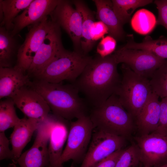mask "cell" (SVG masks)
Instances as JSON below:
<instances>
[{
  "label": "cell",
  "mask_w": 167,
  "mask_h": 167,
  "mask_svg": "<svg viewBox=\"0 0 167 167\" xmlns=\"http://www.w3.org/2000/svg\"><path fill=\"white\" fill-rule=\"evenodd\" d=\"M118 64L112 54L92 58L72 84L93 106L105 101L115 94L121 79Z\"/></svg>",
  "instance_id": "6da1fadb"
},
{
  "label": "cell",
  "mask_w": 167,
  "mask_h": 167,
  "mask_svg": "<svg viewBox=\"0 0 167 167\" xmlns=\"http://www.w3.org/2000/svg\"><path fill=\"white\" fill-rule=\"evenodd\" d=\"M29 86L45 100L54 114L66 120L77 119L87 115L85 101L73 84L53 83L37 79Z\"/></svg>",
  "instance_id": "7a4b0ae2"
},
{
  "label": "cell",
  "mask_w": 167,
  "mask_h": 167,
  "mask_svg": "<svg viewBox=\"0 0 167 167\" xmlns=\"http://www.w3.org/2000/svg\"><path fill=\"white\" fill-rule=\"evenodd\" d=\"M88 115L94 128L107 133L126 138L134 131V119L115 94L102 103L93 106Z\"/></svg>",
  "instance_id": "3957f363"
},
{
  "label": "cell",
  "mask_w": 167,
  "mask_h": 167,
  "mask_svg": "<svg viewBox=\"0 0 167 167\" xmlns=\"http://www.w3.org/2000/svg\"><path fill=\"white\" fill-rule=\"evenodd\" d=\"M122 78L115 93L125 109L134 120L152 93L150 80L122 64Z\"/></svg>",
  "instance_id": "277c9868"
},
{
  "label": "cell",
  "mask_w": 167,
  "mask_h": 167,
  "mask_svg": "<svg viewBox=\"0 0 167 167\" xmlns=\"http://www.w3.org/2000/svg\"><path fill=\"white\" fill-rule=\"evenodd\" d=\"M92 58L80 51L65 49L36 77L53 83H60L64 80L73 83Z\"/></svg>",
  "instance_id": "5b68a950"
},
{
  "label": "cell",
  "mask_w": 167,
  "mask_h": 167,
  "mask_svg": "<svg viewBox=\"0 0 167 167\" xmlns=\"http://www.w3.org/2000/svg\"><path fill=\"white\" fill-rule=\"evenodd\" d=\"M66 146L59 161L58 167L70 160L82 161L92 138L94 127L88 115H84L70 122Z\"/></svg>",
  "instance_id": "8992f818"
},
{
  "label": "cell",
  "mask_w": 167,
  "mask_h": 167,
  "mask_svg": "<svg viewBox=\"0 0 167 167\" xmlns=\"http://www.w3.org/2000/svg\"><path fill=\"white\" fill-rule=\"evenodd\" d=\"M54 115H49L41 122L33 144L22 153L13 167H47L49 156L47 146Z\"/></svg>",
  "instance_id": "52a82bcc"
},
{
  "label": "cell",
  "mask_w": 167,
  "mask_h": 167,
  "mask_svg": "<svg viewBox=\"0 0 167 167\" xmlns=\"http://www.w3.org/2000/svg\"><path fill=\"white\" fill-rule=\"evenodd\" d=\"M112 55L118 64H124L135 73L148 79L166 61L148 51L122 48Z\"/></svg>",
  "instance_id": "ba28073f"
},
{
  "label": "cell",
  "mask_w": 167,
  "mask_h": 167,
  "mask_svg": "<svg viewBox=\"0 0 167 167\" xmlns=\"http://www.w3.org/2000/svg\"><path fill=\"white\" fill-rule=\"evenodd\" d=\"M52 24V21L47 16L40 22L31 25L19 49L16 62L14 67L15 68L25 74L28 71Z\"/></svg>",
  "instance_id": "9c48e42d"
},
{
  "label": "cell",
  "mask_w": 167,
  "mask_h": 167,
  "mask_svg": "<svg viewBox=\"0 0 167 167\" xmlns=\"http://www.w3.org/2000/svg\"><path fill=\"white\" fill-rule=\"evenodd\" d=\"M126 138L96 129L92 135L88 148L80 167H96L102 160L122 149Z\"/></svg>",
  "instance_id": "30bf717a"
},
{
  "label": "cell",
  "mask_w": 167,
  "mask_h": 167,
  "mask_svg": "<svg viewBox=\"0 0 167 167\" xmlns=\"http://www.w3.org/2000/svg\"><path fill=\"white\" fill-rule=\"evenodd\" d=\"M134 139L143 167H159L167 164V136L152 133Z\"/></svg>",
  "instance_id": "8fae6325"
},
{
  "label": "cell",
  "mask_w": 167,
  "mask_h": 167,
  "mask_svg": "<svg viewBox=\"0 0 167 167\" xmlns=\"http://www.w3.org/2000/svg\"><path fill=\"white\" fill-rule=\"evenodd\" d=\"M52 21L51 27L37 51L27 72L36 77L65 49L61 40V28Z\"/></svg>",
  "instance_id": "7c38bea8"
},
{
  "label": "cell",
  "mask_w": 167,
  "mask_h": 167,
  "mask_svg": "<svg viewBox=\"0 0 167 167\" xmlns=\"http://www.w3.org/2000/svg\"><path fill=\"white\" fill-rule=\"evenodd\" d=\"M71 1L61 0L50 14L51 20L64 29L73 42L74 50L81 51L82 17Z\"/></svg>",
  "instance_id": "4fadbf2b"
},
{
  "label": "cell",
  "mask_w": 167,
  "mask_h": 167,
  "mask_svg": "<svg viewBox=\"0 0 167 167\" xmlns=\"http://www.w3.org/2000/svg\"><path fill=\"white\" fill-rule=\"evenodd\" d=\"M11 98L28 118L41 121L49 115L50 109L47 103L39 93L31 88L24 87Z\"/></svg>",
  "instance_id": "5bb4252c"
},
{
  "label": "cell",
  "mask_w": 167,
  "mask_h": 167,
  "mask_svg": "<svg viewBox=\"0 0 167 167\" xmlns=\"http://www.w3.org/2000/svg\"><path fill=\"white\" fill-rule=\"evenodd\" d=\"M61 0H33L18 15L13 22V28L10 32L13 36L18 35L25 27L34 25L49 16Z\"/></svg>",
  "instance_id": "9a60e30c"
},
{
  "label": "cell",
  "mask_w": 167,
  "mask_h": 167,
  "mask_svg": "<svg viewBox=\"0 0 167 167\" xmlns=\"http://www.w3.org/2000/svg\"><path fill=\"white\" fill-rule=\"evenodd\" d=\"M66 120L54 115L48 147L49 162L47 167H58L69 131Z\"/></svg>",
  "instance_id": "2e32d148"
},
{
  "label": "cell",
  "mask_w": 167,
  "mask_h": 167,
  "mask_svg": "<svg viewBox=\"0 0 167 167\" xmlns=\"http://www.w3.org/2000/svg\"><path fill=\"white\" fill-rule=\"evenodd\" d=\"M41 122L25 117L20 119L14 127L10 137L14 158L13 163L16 164L17 160L30 141L34 132L38 129Z\"/></svg>",
  "instance_id": "e0dca14e"
},
{
  "label": "cell",
  "mask_w": 167,
  "mask_h": 167,
  "mask_svg": "<svg viewBox=\"0 0 167 167\" xmlns=\"http://www.w3.org/2000/svg\"><path fill=\"white\" fill-rule=\"evenodd\" d=\"M159 97L152 92L147 102L135 119L140 135L149 134L157 129L160 120Z\"/></svg>",
  "instance_id": "ac0fdd59"
},
{
  "label": "cell",
  "mask_w": 167,
  "mask_h": 167,
  "mask_svg": "<svg viewBox=\"0 0 167 167\" xmlns=\"http://www.w3.org/2000/svg\"><path fill=\"white\" fill-rule=\"evenodd\" d=\"M30 82L28 75L14 67H0V99L12 98Z\"/></svg>",
  "instance_id": "d6986e66"
},
{
  "label": "cell",
  "mask_w": 167,
  "mask_h": 167,
  "mask_svg": "<svg viewBox=\"0 0 167 167\" xmlns=\"http://www.w3.org/2000/svg\"><path fill=\"white\" fill-rule=\"evenodd\" d=\"M93 1L96 8V18L107 27L109 35L117 40L123 39L125 34L123 25L114 11L112 1L93 0Z\"/></svg>",
  "instance_id": "ffe728a7"
},
{
  "label": "cell",
  "mask_w": 167,
  "mask_h": 167,
  "mask_svg": "<svg viewBox=\"0 0 167 167\" xmlns=\"http://www.w3.org/2000/svg\"><path fill=\"white\" fill-rule=\"evenodd\" d=\"M18 35L13 36L3 27H0V67H12L21 45Z\"/></svg>",
  "instance_id": "44dd1931"
},
{
  "label": "cell",
  "mask_w": 167,
  "mask_h": 167,
  "mask_svg": "<svg viewBox=\"0 0 167 167\" xmlns=\"http://www.w3.org/2000/svg\"><path fill=\"white\" fill-rule=\"evenodd\" d=\"M72 2L82 17L81 49L83 54H87L95 43L92 40L91 35L92 27L95 21V14L83 1L75 0Z\"/></svg>",
  "instance_id": "7402d4cb"
},
{
  "label": "cell",
  "mask_w": 167,
  "mask_h": 167,
  "mask_svg": "<svg viewBox=\"0 0 167 167\" xmlns=\"http://www.w3.org/2000/svg\"><path fill=\"white\" fill-rule=\"evenodd\" d=\"M127 36V42L122 48L144 50L161 58H167V38L162 36L157 39L153 40L150 36H147L141 42L137 43L134 40L132 35Z\"/></svg>",
  "instance_id": "603a6c76"
},
{
  "label": "cell",
  "mask_w": 167,
  "mask_h": 167,
  "mask_svg": "<svg viewBox=\"0 0 167 167\" xmlns=\"http://www.w3.org/2000/svg\"><path fill=\"white\" fill-rule=\"evenodd\" d=\"M33 0H0V9L3 13L0 26L10 32L13 28V22L19 13L27 8Z\"/></svg>",
  "instance_id": "cb8c5ba5"
},
{
  "label": "cell",
  "mask_w": 167,
  "mask_h": 167,
  "mask_svg": "<svg viewBox=\"0 0 167 167\" xmlns=\"http://www.w3.org/2000/svg\"><path fill=\"white\" fill-rule=\"evenodd\" d=\"M113 10L123 25L130 19L131 16L137 8L151 3V0H112Z\"/></svg>",
  "instance_id": "d4e9b609"
},
{
  "label": "cell",
  "mask_w": 167,
  "mask_h": 167,
  "mask_svg": "<svg viewBox=\"0 0 167 167\" xmlns=\"http://www.w3.org/2000/svg\"><path fill=\"white\" fill-rule=\"evenodd\" d=\"M157 24V20L150 11L142 9L137 11L131 20V25L136 32L145 35L151 32Z\"/></svg>",
  "instance_id": "484cf974"
},
{
  "label": "cell",
  "mask_w": 167,
  "mask_h": 167,
  "mask_svg": "<svg viewBox=\"0 0 167 167\" xmlns=\"http://www.w3.org/2000/svg\"><path fill=\"white\" fill-rule=\"evenodd\" d=\"M10 98L2 101L0 103V132L14 127L20 119L17 116L14 105Z\"/></svg>",
  "instance_id": "4316f807"
},
{
  "label": "cell",
  "mask_w": 167,
  "mask_h": 167,
  "mask_svg": "<svg viewBox=\"0 0 167 167\" xmlns=\"http://www.w3.org/2000/svg\"><path fill=\"white\" fill-rule=\"evenodd\" d=\"M150 82L153 92L161 99L167 96V61L156 71Z\"/></svg>",
  "instance_id": "83f0119b"
},
{
  "label": "cell",
  "mask_w": 167,
  "mask_h": 167,
  "mask_svg": "<svg viewBox=\"0 0 167 167\" xmlns=\"http://www.w3.org/2000/svg\"><path fill=\"white\" fill-rule=\"evenodd\" d=\"M140 162L139 152L136 144L124 149L115 167H136Z\"/></svg>",
  "instance_id": "f1b7e54d"
},
{
  "label": "cell",
  "mask_w": 167,
  "mask_h": 167,
  "mask_svg": "<svg viewBox=\"0 0 167 167\" xmlns=\"http://www.w3.org/2000/svg\"><path fill=\"white\" fill-rule=\"evenodd\" d=\"M116 43V40L110 35L103 37L97 47L98 55L104 58L111 55L115 50Z\"/></svg>",
  "instance_id": "f546056e"
},
{
  "label": "cell",
  "mask_w": 167,
  "mask_h": 167,
  "mask_svg": "<svg viewBox=\"0 0 167 167\" xmlns=\"http://www.w3.org/2000/svg\"><path fill=\"white\" fill-rule=\"evenodd\" d=\"M160 113L159 124L153 133L167 136V96L160 101Z\"/></svg>",
  "instance_id": "4dcf8cb0"
},
{
  "label": "cell",
  "mask_w": 167,
  "mask_h": 167,
  "mask_svg": "<svg viewBox=\"0 0 167 167\" xmlns=\"http://www.w3.org/2000/svg\"><path fill=\"white\" fill-rule=\"evenodd\" d=\"M9 140L4 132H0V160L10 159L14 160L12 150L9 147Z\"/></svg>",
  "instance_id": "1f68e13d"
},
{
  "label": "cell",
  "mask_w": 167,
  "mask_h": 167,
  "mask_svg": "<svg viewBox=\"0 0 167 167\" xmlns=\"http://www.w3.org/2000/svg\"><path fill=\"white\" fill-rule=\"evenodd\" d=\"M154 3L158 10L157 24L163 26L167 30V0H156Z\"/></svg>",
  "instance_id": "d6a6232c"
},
{
  "label": "cell",
  "mask_w": 167,
  "mask_h": 167,
  "mask_svg": "<svg viewBox=\"0 0 167 167\" xmlns=\"http://www.w3.org/2000/svg\"><path fill=\"white\" fill-rule=\"evenodd\" d=\"M109 34L107 27L102 22L95 21L93 24L91 32L92 40L94 42L101 38L104 37L106 34Z\"/></svg>",
  "instance_id": "836d02e7"
},
{
  "label": "cell",
  "mask_w": 167,
  "mask_h": 167,
  "mask_svg": "<svg viewBox=\"0 0 167 167\" xmlns=\"http://www.w3.org/2000/svg\"><path fill=\"white\" fill-rule=\"evenodd\" d=\"M124 149L122 148L115 152L102 160L96 167H115Z\"/></svg>",
  "instance_id": "e575fe53"
},
{
  "label": "cell",
  "mask_w": 167,
  "mask_h": 167,
  "mask_svg": "<svg viewBox=\"0 0 167 167\" xmlns=\"http://www.w3.org/2000/svg\"><path fill=\"white\" fill-rule=\"evenodd\" d=\"M0 167H2L0 166ZM7 167H13V163L12 164H9L8 166Z\"/></svg>",
  "instance_id": "d590c367"
},
{
  "label": "cell",
  "mask_w": 167,
  "mask_h": 167,
  "mask_svg": "<svg viewBox=\"0 0 167 167\" xmlns=\"http://www.w3.org/2000/svg\"><path fill=\"white\" fill-rule=\"evenodd\" d=\"M159 167H167V164Z\"/></svg>",
  "instance_id": "8d00e7d4"
}]
</instances>
